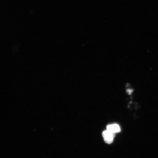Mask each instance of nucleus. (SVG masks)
I'll use <instances>...</instances> for the list:
<instances>
[{
	"label": "nucleus",
	"mask_w": 158,
	"mask_h": 158,
	"mask_svg": "<svg viewBox=\"0 0 158 158\" xmlns=\"http://www.w3.org/2000/svg\"><path fill=\"white\" fill-rule=\"evenodd\" d=\"M102 137L104 138V141L106 143H111L113 141L115 134L106 130L102 133Z\"/></svg>",
	"instance_id": "f257e3e1"
},
{
	"label": "nucleus",
	"mask_w": 158,
	"mask_h": 158,
	"mask_svg": "<svg viewBox=\"0 0 158 158\" xmlns=\"http://www.w3.org/2000/svg\"><path fill=\"white\" fill-rule=\"evenodd\" d=\"M107 130L114 134L118 133L120 131V128L118 124H110L107 126Z\"/></svg>",
	"instance_id": "f03ea898"
}]
</instances>
